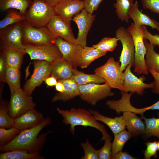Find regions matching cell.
<instances>
[{
    "label": "cell",
    "mask_w": 159,
    "mask_h": 159,
    "mask_svg": "<svg viewBox=\"0 0 159 159\" xmlns=\"http://www.w3.org/2000/svg\"><path fill=\"white\" fill-rule=\"evenodd\" d=\"M49 6L54 7L62 0H43Z\"/></svg>",
    "instance_id": "obj_48"
},
{
    "label": "cell",
    "mask_w": 159,
    "mask_h": 159,
    "mask_svg": "<svg viewBox=\"0 0 159 159\" xmlns=\"http://www.w3.org/2000/svg\"><path fill=\"white\" fill-rule=\"evenodd\" d=\"M47 26L55 38L60 37L71 44H80L73 35L70 24L58 16L55 15Z\"/></svg>",
    "instance_id": "obj_15"
},
{
    "label": "cell",
    "mask_w": 159,
    "mask_h": 159,
    "mask_svg": "<svg viewBox=\"0 0 159 159\" xmlns=\"http://www.w3.org/2000/svg\"><path fill=\"white\" fill-rule=\"evenodd\" d=\"M125 128L133 136L144 135L145 132V122L136 115V114L130 112H122Z\"/></svg>",
    "instance_id": "obj_21"
},
{
    "label": "cell",
    "mask_w": 159,
    "mask_h": 159,
    "mask_svg": "<svg viewBox=\"0 0 159 159\" xmlns=\"http://www.w3.org/2000/svg\"><path fill=\"white\" fill-rule=\"evenodd\" d=\"M148 70L154 80L153 82L154 86L151 88L152 92L153 93L159 94V73L153 69H149Z\"/></svg>",
    "instance_id": "obj_44"
},
{
    "label": "cell",
    "mask_w": 159,
    "mask_h": 159,
    "mask_svg": "<svg viewBox=\"0 0 159 159\" xmlns=\"http://www.w3.org/2000/svg\"><path fill=\"white\" fill-rule=\"evenodd\" d=\"M51 123V118L47 117L39 125L21 130L12 141L0 146L1 152L16 149L26 150L31 153L39 152L42 149L50 132L38 136L39 134L43 128Z\"/></svg>",
    "instance_id": "obj_1"
},
{
    "label": "cell",
    "mask_w": 159,
    "mask_h": 159,
    "mask_svg": "<svg viewBox=\"0 0 159 159\" xmlns=\"http://www.w3.org/2000/svg\"><path fill=\"white\" fill-rule=\"evenodd\" d=\"M39 152L31 153L23 149H16L1 152L0 159H44Z\"/></svg>",
    "instance_id": "obj_27"
},
{
    "label": "cell",
    "mask_w": 159,
    "mask_h": 159,
    "mask_svg": "<svg viewBox=\"0 0 159 159\" xmlns=\"http://www.w3.org/2000/svg\"><path fill=\"white\" fill-rule=\"evenodd\" d=\"M133 136L131 133L125 129L114 135V139L112 143V157L122 151L125 143Z\"/></svg>",
    "instance_id": "obj_31"
},
{
    "label": "cell",
    "mask_w": 159,
    "mask_h": 159,
    "mask_svg": "<svg viewBox=\"0 0 159 159\" xmlns=\"http://www.w3.org/2000/svg\"><path fill=\"white\" fill-rule=\"evenodd\" d=\"M132 36L134 44L135 65L134 72L138 75L140 74H148L149 70L145 63V56L147 49L144 42L143 32L142 26L137 28L133 22L127 29Z\"/></svg>",
    "instance_id": "obj_4"
},
{
    "label": "cell",
    "mask_w": 159,
    "mask_h": 159,
    "mask_svg": "<svg viewBox=\"0 0 159 159\" xmlns=\"http://www.w3.org/2000/svg\"><path fill=\"white\" fill-rule=\"evenodd\" d=\"M26 21L36 27L47 26L55 15L54 7L43 0H32L24 14Z\"/></svg>",
    "instance_id": "obj_3"
},
{
    "label": "cell",
    "mask_w": 159,
    "mask_h": 159,
    "mask_svg": "<svg viewBox=\"0 0 159 159\" xmlns=\"http://www.w3.org/2000/svg\"><path fill=\"white\" fill-rule=\"evenodd\" d=\"M0 53L4 57L8 67L20 69L25 52L14 49H7L1 50Z\"/></svg>",
    "instance_id": "obj_25"
},
{
    "label": "cell",
    "mask_w": 159,
    "mask_h": 159,
    "mask_svg": "<svg viewBox=\"0 0 159 159\" xmlns=\"http://www.w3.org/2000/svg\"><path fill=\"white\" fill-rule=\"evenodd\" d=\"M23 32L22 42L24 45L35 46L55 44L56 39L47 26L36 27L29 24L25 20L21 22Z\"/></svg>",
    "instance_id": "obj_5"
},
{
    "label": "cell",
    "mask_w": 159,
    "mask_h": 159,
    "mask_svg": "<svg viewBox=\"0 0 159 159\" xmlns=\"http://www.w3.org/2000/svg\"><path fill=\"white\" fill-rule=\"evenodd\" d=\"M90 111L97 121L101 122L106 125L114 135L126 128L124 119L122 115L114 118H111L101 114L97 111L92 109H90Z\"/></svg>",
    "instance_id": "obj_23"
},
{
    "label": "cell",
    "mask_w": 159,
    "mask_h": 159,
    "mask_svg": "<svg viewBox=\"0 0 159 159\" xmlns=\"http://www.w3.org/2000/svg\"><path fill=\"white\" fill-rule=\"evenodd\" d=\"M20 69L8 67L4 77V82L8 85L11 95L21 88Z\"/></svg>",
    "instance_id": "obj_26"
},
{
    "label": "cell",
    "mask_w": 159,
    "mask_h": 159,
    "mask_svg": "<svg viewBox=\"0 0 159 159\" xmlns=\"http://www.w3.org/2000/svg\"><path fill=\"white\" fill-rule=\"evenodd\" d=\"M35 106L32 97L27 95L21 88L11 95L8 104V113L14 119L27 111L34 109Z\"/></svg>",
    "instance_id": "obj_11"
},
{
    "label": "cell",
    "mask_w": 159,
    "mask_h": 159,
    "mask_svg": "<svg viewBox=\"0 0 159 159\" xmlns=\"http://www.w3.org/2000/svg\"><path fill=\"white\" fill-rule=\"evenodd\" d=\"M57 78L53 75L47 78L44 80V83L48 87L55 86L58 82Z\"/></svg>",
    "instance_id": "obj_47"
},
{
    "label": "cell",
    "mask_w": 159,
    "mask_h": 159,
    "mask_svg": "<svg viewBox=\"0 0 159 159\" xmlns=\"http://www.w3.org/2000/svg\"><path fill=\"white\" fill-rule=\"evenodd\" d=\"M78 85L89 83L101 84L105 82L104 79L96 74H88L74 69L73 74L71 78Z\"/></svg>",
    "instance_id": "obj_29"
},
{
    "label": "cell",
    "mask_w": 159,
    "mask_h": 159,
    "mask_svg": "<svg viewBox=\"0 0 159 159\" xmlns=\"http://www.w3.org/2000/svg\"><path fill=\"white\" fill-rule=\"evenodd\" d=\"M25 52L31 60H38L51 62L62 58V54L55 44L35 46L25 45Z\"/></svg>",
    "instance_id": "obj_12"
},
{
    "label": "cell",
    "mask_w": 159,
    "mask_h": 159,
    "mask_svg": "<svg viewBox=\"0 0 159 159\" xmlns=\"http://www.w3.org/2000/svg\"><path fill=\"white\" fill-rule=\"evenodd\" d=\"M81 146L83 150L84 155L82 159H98L99 158L98 150H96L89 142L88 140L81 143Z\"/></svg>",
    "instance_id": "obj_38"
},
{
    "label": "cell",
    "mask_w": 159,
    "mask_h": 159,
    "mask_svg": "<svg viewBox=\"0 0 159 159\" xmlns=\"http://www.w3.org/2000/svg\"><path fill=\"white\" fill-rule=\"evenodd\" d=\"M127 14L137 28H140L143 25H147L150 26L152 29H156L159 32V22L142 12L139 9L137 1L134 3Z\"/></svg>",
    "instance_id": "obj_19"
},
{
    "label": "cell",
    "mask_w": 159,
    "mask_h": 159,
    "mask_svg": "<svg viewBox=\"0 0 159 159\" xmlns=\"http://www.w3.org/2000/svg\"><path fill=\"white\" fill-rule=\"evenodd\" d=\"M111 159H135L136 158L133 157L127 152L121 151L112 156Z\"/></svg>",
    "instance_id": "obj_46"
},
{
    "label": "cell",
    "mask_w": 159,
    "mask_h": 159,
    "mask_svg": "<svg viewBox=\"0 0 159 159\" xmlns=\"http://www.w3.org/2000/svg\"><path fill=\"white\" fill-rule=\"evenodd\" d=\"M107 52L93 46L83 47L79 67L82 69L87 68L93 61L105 55Z\"/></svg>",
    "instance_id": "obj_24"
},
{
    "label": "cell",
    "mask_w": 159,
    "mask_h": 159,
    "mask_svg": "<svg viewBox=\"0 0 159 159\" xmlns=\"http://www.w3.org/2000/svg\"><path fill=\"white\" fill-rule=\"evenodd\" d=\"M32 0H0V9L5 11L10 9L19 10L24 15Z\"/></svg>",
    "instance_id": "obj_30"
},
{
    "label": "cell",
    "mask_w": 159,
    "mask_h": 159,
    "mask_svg": "<svg viewBox=\"0 0 159 159\" xmlns=\"http://www.w3.org/2000/svg\"><path fill=\"white\" fill-rule=\"evenodd\" d=\"M130 64L127 65L124 72V82L123 90L128 92L135 93L142 95L147 88H152L154 86L153 82L149 84L145 83L144 81L146 80L144 75L138 78L131 71Z\"/></svg>",
    "instance_id": "obj_13"
},
{
    "label": "cell",
    "mask_w": 159,
    "mask_h": 159,
    "mask_svg": "<svg viewBox=\"0 0 159 159\" xmlns=\"http://www.w3.org/2000/svg\"><path fill=\"white\" fill-rule=\"evenodd\" d=\"M44 118L42 113L31 109L14 119V127L21 130L31 128L41 123Z\"/></svg>",
    "instance_id": "obj_18"
},
{
    "label": "cell",
    "mask_w": 159,
    "mask_h": 159,
    "mask_svg": "<svg viewBox=\"0 0 159 159\" xmlns=\"http://www.w3.org/2000/svg\"><path fill=\"white\" fill-rule=\"evenodd\" d=\"M144 39L148 40L152 45H158L159 47V35L157 34L153 35L147 30L146 27L142 26Z\"/></svg>",
    "instance_id": "obj_43"
},
{
    "label": "cell",
    "mask_w": 159,
    "mask_h": 159,
    "mask_svg": "<svg viewBox=\"0 0 159 159\" xmlns=\"http://www.w3.org/2000/svg\"><path fill=\"white\" fill-rule=\"evenodd\" d=\"M83 1L62 0L54 7L55 15L70 24L72 17L84 9Z\"/></svg>",
    "instance_id": "obj_16"
},
{
    "label": "cell",
    "mask_w": 159,
    "mask_h": 159,
    "mask_svg": "<svg viewBox=\"0 0 159 159\" xmlns=\"http://www.w3.org/2000/svg\"><path fill=\"white\" fill-rule=\"evenodd\" d=\"M95 74L103 78L112 88L123 90L124 73L121 69L120 61L110 58L102 66L96 68Z\"/></svg>",
    "instance_id": "obj_6"
},
{
    "label": "cell",
    "mask_w": 159,
    "mask_h": 159,
    "mask_svg": "<svg viewBox=\"0 0 159 159\" xmlns=\"http://www.w3.org/2000/svg\"><path fill=\"white\" fill-rule=\"evenodd\" d=\"M57 80L63 84L64 90L62 92L56 94L52 98V102L59 101L65 102L79 96V85L72 79H59Z\"/></svg>",
    "instance_id": "obj_20"
},
{
    "label": "cell",
    "mask_w": 159,
    "mask_h": 159,
    "mask_svg": "<svg viewBox=\"0 0 159 159\" xmlns=\"http://www.w3.org/2000/svg\"><path fill=\"white\" fill-rule=\"evenodd\" d=\"M116 37L121 42L122 48L119 57L121 69L123 71L127 65H135V49L134 41L130 34L125 27L118 28L115 31Z\"/></svg>",
    "instance_id": "obj_9"
},
{
    "label": "cell",
    "mask_w": 159,
    "mask_h": 159,
    "mask_svg": "<svg viewBox=\"0 0 159 159\" xmlns=\"http://www.w3.org/2000/svg\"><path fill=\"white\" fill-rule=\"evenodd\" d=\"M5 17L0 21V29L15 23L21 22L26 20L24 15L15 9H10L7 10Z\"/></svg>",
    "instance_id": "obj_33"
},
{
    "label": "cell",
    "mask_w": 159,
    "mask_h": 159,
    "mask_svg": "<svg viewBox=\"0 0 159 159\" xmlns=\"http://www.w3.org/2000/svg\"></svg>",
    "instance_id": "obj_51"
},
{
    "label": "cell",
    "mask_w": 159,
    "mask_h": 159,
    "mask_svg": "<svg viewBox=\"0 0 159 159\" xmlns=\"http://www.w3.org/2000/svg\"><path fill=\"white\" fill-rule=\"evenodd\" d=\"M56 90L59 92H62L64 91V87L62 83L58 81L57 82L55 85Z\"/></svg>",
    "instance_id": "obj_49"
},
{
    "label": "cell",
    "mask_w": 159,
    "mask_h": 159,
    "mask_svg": "<svg viewBox=\"0 0 159 159\" xmlns=\"http://www.w3.org/2000/svg\"><path fill=\"white\" fill-rule=\"evenodd\" d=\"M51 62V75L54 76L57 80L71 78L74 69L63 58L56 59Z\"/></svg>",
    "instance_id": "obj_22"
},
{
    "label": "cell",
    "mask_w": 159,
    "mask_h": 159,
    "mask_svg": "<svg viewBox=\"0 0 159 159\" xmlns=\"http://www.w3.org/2000/svg\"><path fill=\"white\" fill-rule=\"evenodd\" d=\"M22 36L21 22L10 25L0 29L1 50L12 49L25 53V46L22 42Z\"/></svg>",
    "instance_id": "obj_7"
},
{
    "label": "cell",
    "mask_w": 159,
    "mask_h": 159,
    "mask_svg": "<svg viewBox=\"0 0 159 159\" xmlns=\"http://www.w3.org/2000/svg\"><path fill=\"white\" fill-rule=\"evenodd\" d=\"M33 73L25 83L23 87L24 92L31 96L37 87L40 86L47 77L51 76V62L44 60H34Z\"/></svg>",
    "instance_id": "obj_10"
},
{
    "label": "cell",
    "mask_w": 159,
    "mask_h": 159,
    "mask_svg": "<svg viewBox=\"0 0 159 159\" xmlns=\"http://www.w3.org/2000/svg\"><path fill=\"white\" fill-rule=\"evenodd\" d=\"M118 39L116 37L110 38L105 37L102 38L100 42L92 46L103 52H113L117 45Z\"/></svg>",
    "instance_id": "obj_37"
},
{
    "label": "cell",
    "mask_w": 159,
    "mask_h": 159,
    "mask_svg": "<svg viewBox=\"0 0 159 159\" xmlns=\"http://www.w3.org/2000/svg\"><path fill=\"white\" fill-rule=\"evenodd\" d=\"M21 131L14 127L9 128L0 127V146L12 141Z\"/></svg>",
    "instance_id": "obj_36"
},
{
    "label": "cell",
    "mask_w": 159,
    "mask_h": 159,
    "mask_svg": "<svg viewBox=\"0 0 159 159\" xmlns=\"http://www.w3.org/2000/svg\"><path fill=\"white\" fill-rule=\"evenodd\" d=\"M144 42L146 48L145 61L148 69H153L159 73V54L154 50L155 46L148 42L144 39Z\"/></svg>",
    "instance_id": "obj_28"
},
{
    "label": "cell",
    "mask_w": 159,
    "mask_h": 159,
    "mask_svg": "<svg viewBox=\"0 0 159 159\" xmlns=\"http://www.w3.org/2000/svg\"><path fill=\"white\" fill-rule=\"evenodd\" d=\"M141 118L143 120L145 125V137L149 138L152 136L159 139V117L147 118L144 115Z\"/></svg>",
    "instance_id": "obj_34"
},
{
    "label": "cell",
    "mask_w": 159,
    "mask_h": 159,
    "mask_svg": "<svg viewBox=\"0 0 159 159\" xmlns=\"http://www.w3.org/2000/svg\"><path fill=\"white\" fill-rule=\"evenodd\" d=\"M146 148L144 151L145 159H150L152 157L156 158L157 157L158 150V141L148 142L145 143Z\"/></svg>",
    "instance_id": "obj_40"
},
{
    "label": "cell",
    "mask_w": 159,
    "mask_h": 159,
    "mask_svg": "<svg viewBox=\"0 0 159 159\" xmlns=\"http://www.w3.org/2000/svg\"><path fill=\"white\" fill-rule=\"evenodd\" d=\"M14 127V119L10 116L8 111V104L2 99L0 104V127L9 128Z\"/></svg>",
    "instance_id": "obj_35"
},
{
    "label": "cell",
    "mask_w": 159,
    "mask_h": 159,
    "mask_svg": "<svg viewBox=\"0 0 159 159\" xmlns=\"http://www.w3.org/2000/svg\"><path fill=\"white\" fill-rule=\"evenodd\" d=\"M103 0H84V9L89 13L92 14L97 10Z\"/></svg>",
    "instance_id": "obj_42"
},
{
    "label": "cell",
    "mask_w": 159,
    "mask_h": 159,
    "mask_svg": "<svg viewBox=\"0 0 159 159\" xmlns=\"http://www.w3.org/2000/svg\"><path fill=\"white\" fill-rule=\"evenodd\" d=\"M141 2L144 9L159 14V0H141Z\"/></svg>",
    "instance_id": "obj_41"
},
{
    "label": "cell",
    "mask_w": 159,
    "mask_h": 159,
    "mask_svg": "<svg viewBox=\"0 0 159 159\" xmlns=\"http://www.w3.org/2000/svg\"><path fill=\"white\" fill-rule=\"evenodd\" d=\"M103 147L98 150L99 159H110L112 158V143L111 137L109 135L104 140Z\"/></svg>",
    "instance_id": "obj_39"
},
{
    "label": "cell",
    "mask_w": 159,
    "mask_h": 159,
    "mask_svg": "<svg viewBox=\"0 0 159 159\" xmlns=\"http://www.w3.org/2000/svg\"><path fill=\"white\" fill-rule=\"evenodd\" d=\"M7 66L4 57L0 53V80L4 82V77L7 68Z\"/></svg>",
    "instance_id": "obj_45"
},
{
    "label": "cell",
    "mask_w": 159,
    "mask_h": 159,
    "mask_svg": "<svg viewBox=\"0 0 159 159\" xmlns=\"http://www.w3.org/2000/svg\"><path fill=\"white\" fill-rule=\"evenodd\" d=\"M57 110L63 117V123L66 125H70V131L73 135L75 133V127L79 125L90 127L99 130L102 135L101 141L109 135L104 126L98 122L90 110L80 108H72L69 110L57 108Z\"/></svg>",
    "instance_id": "obj_2"
},
{
    "label": "cell",
    "mask_w": 159,
    "mask_h": 159,
    "mask_svg": "<svg viewBox=\"0 0 159 159\" xmlns=\"http://www.w3.org/2000/svg\"><path fill=\"white\" fill-rule=\"evenodd\" d=\"M158 150L159 151V141H158Z\"/></svg>",
    "instance_id": "obj_50"
},
{
    "label": "cell",
    "mask_w": 159,
    "mask_h": 159,
    "mask_svg": "<svg viewBox=\"0 0 159 159\" xmlns=\"http://www.w3.org/2000/svg\"><path fill=\"white\" fill-rule=\"evenodd\" d=\"M55 44L60 52L62 58L73 69L79 67L83 48L81 46L71 44L59 37L56 38Z\"/></svg>",
    "instance_id": "obj_14"
},
{
    "label": "cell",
    "mask_w": 159,
    "mask_h": 159,
    "mask_svg": "<svg viewBox=\"0 0 159 159\" xmlns=\"http://www.w3.org/2000/svg\"><path fill=\"white\" fill-rule=\"evenodd\" d=\"M116 1V2L113 5L118 18L122 21L128 23L130 18L127 13L134 4L133 0Z\"/></svg>",
    "instance_id": "obj_32"
},
{
    "label": "cell",
    "mask_w": 159,
    "mask_h": 159,
    "mask_svg": "<svg viewBox=\"0 0 159 159\" xmlns=\"http://www.w3.org/2000/svg\"><path fill=\"white\" fill-rule=\"evenodd\" d=\"M79 88L81 99L92 106L96 105L99 101L114 94L106 82L102 84L89 83L79 85Z\"/></svg>",
    "instance_id": "obj_8"
},
{
    "label": "cell",
    "mask_w": 159,
    "mask_h": 159,
    "mask_svg": "<svg viewBox=\"0 0 159 159\" xmlns=\"http://www.w3.org/2000/svg\"><path fill=\"white\" fill-rule=\"evenodd\" d=\"M95 15L88 12L84 9L75 15L72 20L77 24L78 33L76 38L80 44L83 47L87 46L88 34L95 20Z\"/></svg>",
    "instance_id": "obj_17"
}]
</instances>
